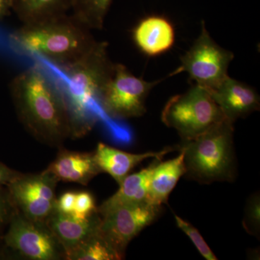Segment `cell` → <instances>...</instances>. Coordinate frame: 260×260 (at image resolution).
Returning <instances> with one entry per match:
<instances>
[{
  "label": "cell",
  "mask_w": 260,
  "mask_h": 260,
  "mask_svg": "<svg viewBox=\"0 0 260 260\" xmlns=\"http://www.w3.org/2000/svg\"><path fill=\"white\" fill-rule=\"evenodd\" d=\"M10 92L19 120L38 141L59 148L72 136L60 80L42 64L20 72L10 83Z\"/></svg>",
  "instance_id": "cell-1"
},
{
  "label": "cell",
  "mask_w": 260,
  "mask_h": 260,
  "mask_svg": "<svg viewBox=\"0 0 260 260\" xmlns=\"http://www.w3.org/2000/svg\"><path fill=\"white\" fill-rule=\"evenodd\" d=\"M10 42L18 53L42 58L61 70L86 55L98 41L90 28L68 13L40 23L23 24L10 35Z\"/></svg>",
  "instance_id": "cell-2"
},
{
  "label": "cell",
  "mask_w": 260,
  "mask_h": 260,
  "mask_svg": "<svg viewBox=\"0 0 260 260\" xmlns=\"http://www.w3.org/2000/svg\"><path fill=\"white\" fill-rule=\"evenodd\" d=\"M109 44L97 42L86 55L59 70V76L71 119L72 136L85 134L96 121L91 106L112 78L114 64L108 53Z\"/></svg>",
  "instance_id": "cell-3"
},
{
  "label": "cell",
  "mask_w": 260,
  "mask_h": 260,
  "mask_svg": "<svg viewBox=\"0 0 260 260\" xmlns=\"http://www.w3.org/2000/svg\"><path fill=\"white\" fill-rule=\"evenodd\" d=\"M234 123L229 119L192 139L181 141L186 177L200 183L233 182L237 177Z\"/></svg>",
  "instance_id": "cell-4"
},
{
  "label": "cell",
  "mask_w": 260,
  "mask_h": 260,
  "mask_svg": "<svg viewBox=\"0 0 260 260\" xmlns=\"http://www.w3.org/2000/svg\"><path fill=\"white\" fill-rule=\"evenodd\" d=\"M224 119L210 92L198 84L171 98L161 113L162 123L175 129L181 141L192 139Z\"/></svg>",
  "instance_id": "cell-5"
},
{
  "label": "cell",
  "mask_w": 260,
  "mask_h": 260,
  "mask_svg": "<svg viewBox=\"0 0 260 260\" xmlns=\"http://www.w3.org/2000/svg\"><path fill=\"white\" fill-rule=\"evenodd\" d=\"M161 80L145 81L133 75L125 65L115 63L112 78L99 95V104L107 114L116 119L140 117L146 113L149 93Z\"/></svg>",
  "instance_id": "cell-6"
},
{
  "label": "cell",
  "mask_w": 260,
  "mask_h": 260,
  "mask_svg": "<svg viewBox=\"0 0 260 260\" xmlns=\"http://www.w3.org/2000/svg\"><path fill=\"white\" fill-rule=\"evenodd\" d=\"M234 58L232 51L215 43L207 30L205 22L202 21L199 37L181 56V66L170 75L186 72L195 84L210 91L229 76L228 70Z\"/></svg>",
  "instance_id": "cell-7"
},
{
  "label": "cell",
  "mask_w": 260,
  "mask_h": 260,
  "mask_svg": "<svg viewBox=\"0 0 260 260\" xmlns=\"http://www.w3.org/2000/svg\"><path fill=\"white\" fill-rule=\"evenodd\" d=\"M3 239L6 247L25 259H65L64 249L45 223L30 220L18 210Z\"/></svg>",
  "instance_id": "cell-8"
},
{
  "label": "cell",
  "mask_w": 260,
  "mask_h": 260,
  "mask_svg": "<svg viewBox=\"0 0 260 260\" xmlns=\"http://www.w3.org/2000/svg\"><path fill=\"white\" fill-rule=\"evenodd\" d=\"M161 212L162 205L148 200L120 205L100 215L99 230L111 245L124 256L129 243L155 221Z\"/></svg>",
  "instance_id": "cell-9"
},
{
  "label": "cell",
  "mask_w": 260,
  "mask_h": 260,
  "mask_svg": "<svg viewBox=\"0 0 260 260\" xmlns=\"http://www.w3.org/2000/svg\"><path fill=\"white\" fill-rule=\"evenodd\" d=\"M57 182L47 169L40 174H22L6 186L19 212L30 220L44 223L56 208Z\"/></svg>",
  "instance_id": "cell-10"
},
{
  "label": "cell",
  "mask_w": 260,
  "mask_h": 260,
  "mask_svg": "<svg viewBox=\"0 0 260 260\" xmlns=\"http://www.w3.org/2000/svg\"><path fill=\"white\" fill-rule=\"evenodd\" d=\"M209 92L224 116L233 123L259 110V95L255 89L229 76Z\"/></svg>",
  "instance_id": "cell-11"
},
{
  "label": "cell",
  "mask_w": 260,
  "mask_h": 260,
  "mask_svg": "<svg viewBox=\"0 0 260 260\" xmlns=\"http://www.w3.org/2000/svg\"><path fill=\"white\" fill-rule=\"evenodd\" d=\"M176 150H179V145L167 147L158 152L135 154L126 153L104 143H99L94 152V155L102 173L109 174L119 185L121 181L129 175V172L143 160L148 158L161 160L167 154Z\"/></svg>",
  "instance_id": "cell-12"
},
{
  "label": "cell",
  "mask_w": 260,
  "mask_h": 260,
  "mask_svg": "<svg viewBox=\"0 0 260 260\" xmlns=\"http://www.w3.org/2000/svg\"><path fill=\"white\" fill-rule=\"evenodd\" d=\"M133 38L141 52L156 56L172 49L175 42V30L165 17L151 15L140 20L135 27Z\"/></svg>",
  "instance_id": "cell-13"
},
{
  "label": "cell",
  "mask_w": 260,
  "mask_h": 260,
  "mask_svg": "<svg viewBox=\"0 0 260 260\" xmlns=\"http://www.w3.org/2000/svg\"><path fill=\"white\" fill-rule=\"evenodd\" d=\"M101 216L98 211L86 219L75 218L69 214L54 210L45 223L62 246L67 254L83 242L99 227Z\"/></svg>",
  "instance_id": "cell-14"
},
{
  "label": "cell",
  "mask_w": 260,
  "mask_h": 260,
  "mask_svg": "<svg viewBox=\"0 0 260 260\" xmlns=\"http://www.w3.org/2000/svg\"><path fill=\"white\" fill-rule=\"evenodd\" d=\"M47 170L58 181L87 185L102 171L98 166L94 153H80L62 150Z\"/></svg>",
  "instance_id": "cell-15"
},
{
  "label": "cell",
  "mask_w": 260,
  "mask_h": 260,
  "mask_svg": "<svg viewBox=\"0 0 260 260\" xmlns=\"http://www.w3.org/2000/svg\"><path fill=\"white\" fill-rule=\"evenodd\" d=\"M177 158L161 162L160 160L154 168L149 179L148 200L153 204H167L169 195L177 186L178 181L185 175L184 152Z\"/></svg>",
  "instance_id": "cell-16"
},
{
  "label": "cell",
  "mask_w": 260,
  "mask_h": 260,
  "mask_svg": "<svg viewBox=\"0 0 260 260\" xmlns=\"http://www.w3.org/2000/svg\"><path fill=\"white\" fill-rule=\"evenodd\" d=\"M160 160H161L154 158L153 161L148 167L145 168L139 172L128 175L121 181L119 184V189L115 194L104 201L97 208L99 215L120 205L134 204L147 201L149 179L155 165Z\"/></svg>",
  "instance_id": "cell-17"
},
{
  "label": "cell",
  "mask_w": 260,
  "mask_h": 260,
  "mask_svg": "<svg viewBox=\"0 0 260 260\" xmlns=\"http://www.w3.org/2000/svg\"><path fill=\"white\" fill-rule=\"evenodd\" d=\"M73 0H13L12 10L23 24L40 23L68 14Z\"/></svg>",
  "instance_id": "cell-18"
},
{
  "label": "cell",
  "mask_w": 260,
  "mask_h": 260,
  "mask_svg": "<svg viewBox=\"0 0 260 260\" xmlns=\"http://www.w3.org/2000/svg\"><path fill=\"white\" fill-rule=\"evenodd\" d=\"M124 256L103 236L99 227L79 245L67 254L68 260H119Z\"/></svg>",
  "instance_id": "cell-19"
},
{
  "label": "cell",
  "mask_w": 260,
  "mask_h": 260,
  "mask_svg": "<svg viewBox=\"0 0 260 260\" xmlns=\"http://www.w3.org/2000/svg\"><path fill=\"white\" fill-rule=\"evenodd\" d=\"M114 0H73L72 14L90 30H102Z\"/></svg>",
  "instance_id": "cell-20"
},
{
  "label": "cell",
  "mask_w": 260,
  "mask_h": 260,
  "mask_svg": "<svg viewBox=\"0 0 260 260\" xmlns=\"http://www.w3.org/2000/svg\"><path fill=\"white\" fill-rule=\"evenodd\" d=\"M243 226L249 235L259 239L260 198L259 193L250 195L246 201Z\"/></svg>",
  "instance_id": "cell-21"
},
{
  "label": "cell",
  "mask_w": 260,
  "mask_h": 260,
  "mask_svg": "<svg viewBox=\"0 0 260 260\" xmlns=\"http://www.w3.org/2000/svg\"><path fill=\"white\" fill-rule=\"evenodd\" d=\"M174 218H175L176 224L178 228L180 229L183 232L185 233L186 235L190 239L194 245L196 246L197 249L205 259L218 260V258L214 254L213 251L202 237L198 229L193 226L189 222L181 218L179 215H174Z\"/></svg>",
  "instance_id": "cell-22"
},
{
  "label": "cell",
  "mask_w": 260,
  "mask_h": 260,
  "mask_svg": "<svg viewBox=\"0 0 260 260\" xmlns=\"http://www.w3.org/2000/svg\"><path fill=\"white\" fill-rule=\"evenodd\" d=\"M16 210L7 186H0V239L4 236L5 229L9 225Z\"/></svg>",
  "instance_id": "cell-23"
},
{
  "label": "cell",
  "mask_w": 260,
  "mask_h": 260,
  "mask_svg": "<svg viewBox=\"0 0 260 260\" xmlns=\"http://www.w3.org/2000/svg\"><path fill=\"white\" fill-rule=\"evenodd\" d=\"M95 199L88 191H81L76 194L74 211L72 215L79 219H86L96 213Z\"/></svg>",
  "instance_id": "cell-24"
},
{
  "label": "cell",
  "mask_w": 260,
  "mask_h": 260,
  "mask_svg": "<svg viewBox=\"0 0 260 260\" xmlns=\"http://www.w3.org/2000/svg\"><path fill=\"white\" fill-rule=\"evenodd\" d=\"M76 194L73 191L64 193L59 199L56 200V209L61 213L72 215L74 211Z\"/></svg>",
  "instance_id": "cell-25"
},
{
  "label": "cell",
  "mask_w": 260,
  "mask_h": 260,
  "mask_svg": "<svg viewBox=\"0 0 260 260\" xmlns=\"http://www.w3.org/2000/svg\"><path fill=\"white\" fill-rule=\"evenodd\" d=\"M21 174L0 162V186L8 185Z\"/></svg>",
  "instance_id": "cell-26"
},
{
  "label": "cell",
  "mask_w": 260,
  "mask_h": 260,
  "mask_svg": "<svg viewBox=\"0 0 260 260\" xmlns=\"http://www.w3.org/2000/svg\"><path fill=\"white\" fill-rule=\"evenodd\" d=\"M13 0H0V20L10 14Z\"/></svg>",
  "instance_id": "cell-27"
}]
</instances>
